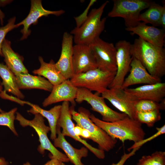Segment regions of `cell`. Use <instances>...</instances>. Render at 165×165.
<instances>
[{
  "instance_id": "42",
  "label": "cell",
  "mask_w": 165,
  "mask_h": 165,
  "mask_svg": "<svg viewBox=\"0 0 165 165\" xmlns=\"http://www.w3.org/2000/svg\"><path fill=\"white\" fill-rule=\"evenodd\" d=\"M22 165H32L29 162H27L26 163H24Z\"/></svg>"
},
{
  "instance_id": "24",
  "label": "cell",
  "mask_w": 165,
  "mask_h": 165,
  "mask_svg": "<svg viewBox=\"0 0 165 165\" xmlns=\"http://www.w3.org/2000/svg\"><path fill=\"white\" fill-rule=\"evenodd\" d=\"M38 59L40 66L38 69L33 71V74L46 78L53 86L57 85L66 79L57 68L53 60L46 63L41 56L38 57Z\"/></svg>"
},
{
  "instance_id": "22",
  "label": "cell",
  "mask_w": 165,
  "mask_h": 165,
  "mask_svg": "<svg viewBox=\"0 0 165 165\" xmlns=\"http://www.w3.org/2000/svg\"><path fill=\"white\" fill-rule=\"evenodd\" d=\"M16 83L20 89H37L51 92L53 85L41 76L28 74L20 73L15 75Z\"/></svg>"
},
{
  "instance_id": "34",
  "label": "cell",
  "mask_w": 165,
  "mask_h": 165,
  "mask_svg": "<svg viewBox=\"0 0 165 165\" xmlns=\"http://www.w3.org/2000/svg\"><path fill=\"white\" fill-rule=\"evenodd\" d=\"M0 96L2 98L9 100L13 101L21 105H24V104H26V101H22L18 98L13 97L12 96L8 95L6 92L5 91H2L0 93Z\"/></svg>"
},
{
  "instance_id": "32",
  "label": "cell",
  "mask_w": 165,
  "mask_h": 165,
  "mask_svg": "<svg viewBox=\"0 0 165 165\" xmlns=\"http://www.w3.org/2000/svg\"><path fill=\"white\" fill-rule=\"evenodd\" d=\"M156 130H157V132L152 136L147 138L143 139L137 142H134V144L130 147L128 148V151L130 152L131 150L134 148L137 147H140L144 144L157 138L161 135L165 134V125H163L161 127H156Z\"/></svg>"
},
{
  "instance_id": "33",
  "label": "cell",
  "mask_w": 165,
  "mask_h": 165,
  "mask_svg": "<svg viewBox=\"0 0 165 165\" xmlns=\"http://www.w3.org/2000/svg\"><path fill=\"white\" fill-rule=\"evenodd\" d=\"M140 147H137L132 149L128 153L125 152L121 156L120 160L116 163H113L111 165H123L126 161L131 157L134 155L136 152L138 150Z\"/></svg>"
},
{
  "instance_id": "26",
  "label": "cell",
  "mask_w": 165,
  "mask_h": 165,
  "mask_svg": "<svg viewBox=\"0 0 165 165\" xmlns=\"http://www.w3.org/2000/svg\"><path fill=\"white\" fill-rule=\"evenodd\" d=\"M163 6L152 2L148 9L141 13L139 17L140 22L150 24L153 26H160V18Z\"/></svg>"
},
{
  "instance_id": "8",
  "label": "cell",
  "mask_w": 165,
  "mask_h": 165,
  "mask_svg": "<svg viewBox=\"0 0 165 165\" xmlns=\"http://www.w3.org/2000/svg\"><path fill=\"white\" fill-rule=\"evenodd\" d=\"M75 102L80 103L85 101L89 104L93 110L100 113L103 121L112 122L123 119L128 116L123 113L115 111L105 103V99L83 88H78Z\"/></svg>"
},
{
  "instance_id": "23",
  "label": "cell",
  "mask_w": 165,
  "mask_h": 165,
  "mask_svg": "<svg viewBox=\"0 0 165 165\" xmlns=\"http://www.w3.org/2000/svg\"><path fill=\"white\" fill-rule=\"evenodd\" d=\"M27 105L31 107L28 111V112L34 115L39 113L47 119L51 132L50 138L54 140L57 137V125L61 114V105H56L49 110H47L43 109L37 105L29 102Z\"/></svg>"
},
{
  "instance_id": "7",
  "label": "cell",
  "mask_w": 165,
  "mask_h": 165,
  "mask_svg": "<svg viewBox=\"0 0 165 165\" xmlns=\"http://www.w3.org/2000/svg\"><path fill=\"white\" fill-rule=\"evenodd\" d=\"M112 10L108 13L110 17L123 19L126 28L136 26L142 10L148 8L152 2L149 0H113Z\"/></svg>"
},
{
  "instance_id": "25",
  "label": "cell",
  "mask_w": 165,
  "mask_h": 165,
  "mask_svg": "<svg viewBox=\"0 0 165 165\" xmlns=\"http://www.w3.org/2000/svg\"><path fill=\"white\" fill-rule=\"evenodd\" d=\"M0 76L2 82V85L4 87V91L16 96L20 99H23L24 96L19 88L14 74L6 65L0 63Z\"/></svg>"
},
{
  "instance_id": "37",
  "label": "cell",
  "mask_w": 165,
  "mask_h": 165,
  "mask_svg": "<svg viewBox=\"0 0 165 165\" xmlns=\"http://www.w3.org/2000/svg\"><path fill=\"white\" fill-rule=\"evenodd\" d=\"M81 136L85 138L90 139L91 137L90 133L86 129H82Z\"/></svg>"
},
{
  "instance_id": "10",
  "label": "cell",
  "mask_w": 165,
  "mask_h": 165,
  "mask_svg": "<svg viewBox=\"0 0 165 165\" xmlns=\"http://www.w3.org/2000/svg\"><path fill=\"white\" fill-rule=\"evenodd\" d=\"M131 45L130 42L126 40H119L116 44L117 71L109 89L121 88L126 75L130 71L133 59L130 53Z\"/></svg>"
},
{
  "instance_id": "13",
  "label": "cell",
  "mask_w": 165,
  "mask_h": 165,
  "mask_svg": "<svg viewBox=\"0 0 165 165\" xmlns=\"http://www.w3.org/2000/svg\"><path fill=\"white\" fill-rule=\"evenodd\" d=\"M72 65L74 75L97 68L94 54L89 45L73 46Z\"/></svg>"
},
{
  "instance_id": "41",
  "label": "cell",
  "mask_w": 165,
  "mask_h": 165,
  "mask_svg": "<svg viewBox=\"0 0 165 165\" xmlns=\"http://www.w3.org/2000/svg\"><path fill=\"white\" fill-rule=\"evenodd\" d=\"M2 85L1 83L0 82V93H1L2 91ZM3 111L2 110V109L0 108V112H2Z\"/></svg>"
},
{
  "instance_id": "18",
  "label": "cell",
  "mask_w": 165,
  "mask_h": 165,
  "mask_svg": "<svg viewBox=\"0 0 165 165\" xmlns=\"http://www.w3.org/2000/svg\"><path fill=\"white\" fill-rule=\"evenodd\" d=\"M131 35H137L143 40L159 47H163L165 36V30L153 26H149L143 22H140L134 27L126 28Z\"/></svg>"
},
{
  "instance_id": "40",
  "label": "cell",
  "mask_w": 165,
  "mask_h": 165,
  "mask_svg": "<svg viewBox=\"0 0 165 165\" xmlns=\"http://www.w3.org/2000/svg\"><path fill=\"white\" fill-rule=\"evenodd\" d=\"M4 13L2 12L0 9V20L1 23L2 25L3 22V19L4 18Z\"/></svg>"
},
{
  "instance_id": "2",
  "label": "cell",
  "mask_w": 165,
  "mask_h": 165,
  "mask_svg": "<svg viewBox=\"0 0 165 165\" xmlns=\"http://www.w3.org/2000/svg\"><path fill=\"white\" fill-rule=\"evenodd\" d=\"M90 118L94 123L109 135L120 140L123 143L127 140L136 142L144 139L145 133L141 124L128 116L112 122L104 121L93 114H90Z\"/></svg>"
},
{
  "instance_id": "30",
  "label": "cell",
  "mask_w": 165,
  "mask_h": 165,
  "mask_svg": "<svg viewBox=\"0 0 165 165\" xmlns=\"http://www.w3.org/2000/svg\"><path fill=\"white\" fill-rule=\"evenodd\" d=\"M17 110V108H15L8 112H0V126L7 127L15 135L18 136L14 124Z\"/></svg>"
},
{
  "instance_id": "20",
  "label": "cell",
  "mask_w": 165,
  "mask_h": 165,
  "mask_svg": "<svg viewBox=\"0 0 165 165\" xmlns=\"http://www.w3.org/2000/svg\"><path fill=\"white\" fill-rule=\"evenodd\" d=\"M57 137L53 140L55 147L60 148L64 151L69 161L74 165H84L81 162V159L87 156L88 149L84 147L79 149L73 147L67 141L60 128L58 127H57Z\"/></svg>"
},
{
  "instance_id": "9",
  "label": "cell",
  "mask_w": 165,
  "mask_h": 165,
  "mask_svg": "<svg viewBox=\"0 0 165 165\" xmlns=\"http://www.w3.org/2000/svg\"><path fill=\"white\" fill-rule=\"evenodd\" d=\"M89 46L94 54L97 68L104 71L116 72V50L113 43L106 42L99 37Z\"/></svg>"
},
{
  "instance_id": "31",
  "label": "cell",
  "mask_w": 165,
  "mask_h": 165,
  "mask_svg": "<svg viewBox=\"0 0 165 165\" xmlns=\"http://www.w3.org/2000/svg\"><path fill=\"white\" fill-rule=\"evenodd\" d=\"M15 17L10 18L6 25L0 28V56L2 57H3L2 52V44L6 35L14 28H17L16 24H15Z\"/></svg>"
},
{
  "instance_id": "1",
  "label": "cell",
  "mask_w": 165,
  "mask_h": 165,
  "mask_svg": "<svg viewBox=\"0 0 165 165\" xmlns=\"http://www.w3.org/2000/svg\"><path fill=\"white\" fill-rule=\"evenodd\" d=\"M130 53L133 58L139 61L152 76L161 78L165 75V50L157 47L139 37L131 44Z\"/></svg>"
},
{
  "instance_id": "36",
  "label": "cell",
  "mask_w": 165,
  "mask_h": 165,
  "mask_svg": "<svg viewBox=\"0 0 165 165\" xmlns=\"http://www.w3.org/2000/svg\"><path fill=\"white\" fill-rule=\"evenodd\" d=\"M162 12L161 13L160 25L164 29L165 28V3H163Z\"/></svg>"
},
{
  "instance_id": "11",
  "label": "cell",
  "mask_w": 165,
  "mask_h": 165,
  "mask_svg": "<svg viewBox=\"0 0 165 165\" xmlns=\"http://www.w3.org/2000/svg\"><path fill=\"white\" fill-rule=\"evenodd\" d=\"M69 105V102L68 101L63 102L61 105V112L57 122V127L62 128V131L61 132L64 136L70 137L79 141L83 144L97 158L101 159H104L105 157V155L103 150L93 147L85 140L76 135L74 131L75 125L72 121Z\"/></svg>"
},
{
  "instance_id": "14",
  "label": "cell",
  "mask_w": 165,
  "mask_h": 165,
  "mask_svg": "<svg viewBox=\"0 0 165 165\" xmlns=\"http://www.w3.org/2000/svg\"><path fill=\"white\" fill-rule=\"evenodd\" d=\"M77 90L78 88L72 84L70 79H66L61 83L53 86L51 93L43 102L42 106L46 107L61 101H68L75 106Z\"/></svg>"
},
{
  "instance_id": "4",
  "label": "cell",
  "mask_w": 165,
  "mask_h": 165,
  "mask_svg": "<svg viewBox=\"0 0 165 165\" xmlns=\"http://www.w3.org/2000/svg\"><path fill=\"white\" fill-rule=\"evenodd\" d=\"M34 115V118L29 120L24 118L19 113L16 112L15 119L19 122L22 127L29 126L35 130L40 143L37 148V150L40 153L43 155L45 151L48 150L51 154L50 158H56L64 163L69 162V160L66 155L57 149L49 139L47 134L50 130V128L45 124L44 117L39 113Z\"/></svg>"
},
{
  "instance_id": "3",
  "label": "cell",
  "mask_w": 165,
  "mask_h": 165,
  "mask_svg": "<svg viewBox=\"0 0 165 165\" xmlns=\"http://www.w3.org/2000/svg\"><path fill=\"white\" fill-rule=\"evenodd\" d=\"M108 3L106 1L99 8L92 9L82 24L71 31L70 34L73 35L75 44L89 45L99 37L104 29L106 20L105 17L101 19V17Z\"/></svg>"
},
{
  "instance_id": "39",
  "label": "cell",
  "mask_w": 165,
  "mask_h": 165,
  "mask_svg": "<svg viewBox=\"0 0 165 165\" xmlns=\"http://www.w3.org/2000/svg\"><path fill=\"white\" fill-rule=\"evenodd\" d=\"M9 163L3 157H0V165H8Z\"/></svg>"
},
{
  "instance_id": "27",
  "label": "cell",
  "mask_w": 165,
  "mask_h": 165,
  "mask_svg": "<svg viewBox=\"0 0 165 165\" xmlns=\"http://www.w3.org/2000/svg\"><path fill=\"white\" fill-rule=\"evenodd\" d=\"M134 107L136 112L164 110L165 108V98L160 103L148 100H142L134 101Z\"/></svg>"
},
{
  "instance_id": "6",
  "label": "cell",
  "mask_w": 165,
  "mask_h": 165,
  "mask_svg": "<svg viewBox=\"0 0 165 165\" xmlns=\"http://www.w3.org/2000/svg\"><path fill=\"white\" fill-rule=\"evenodd\" d=\"M116 72L102 70L98 68L85 72L74 75L70 79L77 88H83L101 94L107 89L112 82Z\"/></svg>"
},
{
  "instance_id": "17",
  "label": "cell",
  "mask_w": 165,
  "mask_h": 165,
  "mask_svg": "<svg viewBox=\"0 0 165 165\" xmlns=\"http://www.w3.org/2000/svg\"><path fill=\"white\" fill-rule=\"evenodd\" d=\"M130 66V74L125 79L122 89L138 84H150L161 82V79L152 76L140 62L136 58H133Z\"/></svg>"
},
{
  "instance_id": "28",
  "label": "cell",
  "mask_w": 165,
  "mask_h": 165,
  "mask_svg": "<svg viewBox=\"0 0 165 165\" xmlns=\"http://www.w3.org/2000/svg\"><path fill=\"white\" fill-rule=\"evenodd\" d=\"M159 110L146 112H137L135 120L142 123H145L148 127L153 126L155 123L161 119Z\"/></svg>"
},
{
  "instance_id": "19",
  "label": "cell",
  "mask_w": 165,
  "mask_h": 165,
  "mask_svg": "<svg viewBox=\"0 0 165 165\" xmlns=\"http://www.w3.org/2000/svg\"><path fill=\"white\" fill-rule=\"evenodd\" d=\"M65 12L63 10L56 11L47 10L43 7L41 0H31V9L28 16L22 21L16 24L17 28L21 25L24 26L23 29L20 31L23 35L21 40H24L28 37L30 34L31 31L29 28L31 25L36 23L41 17L50 15L59 16Z\"/></svg>"
},
{
  "instance_id": "35",
  "label": "cell",
  "mask_w": 165,
  "mask_h": 165,
  "mask_svg": "<svg viewBox=\"0 0 165 165\" xmlns=\"http://www.w3.org/2000/svg\"><path fill=\"white\" fill-rule=\"evenodd\" d=\"M43 165H66L64 162L55 158H51V159Z\"/></svg>"
},
{
  "instance_id": "29",
  "label": "cell",
  "mask_w": 165,
  "mask_h": 165,
  "mask_svg": "<svg viewBox=\"0 0 165 165\" xmlns=\"http://www.w3.org/2000/svg\"><path fill=\"white\" fill-rule=\"evenodd\" d=\"M137 165H165V152L157 151L150 155L144 156Z\"/></svg>"
},
{
  "instance_id": "15",
  "label": "cell",
  "mask_w": 165,
  "mask_h": 165,
  "mask_svg": "<svg viewBox=\"0 0 165 165\" xmlns=\"http://www.w3.org/2000/svg\"><path fill=\"white\" fill-rule=\"evenodd\" d=\"M101 94L102 97L108 100L119 111L130 118L135 119L134 102L130 100L124 89L121 88L107 89Z\"/></svg>"
},
{
  "instance_id": "16",
  "label": "cell",
  "mask_w": 165,
  "mask_h": 165,
  "mask_svg": "<svg viewBox=\"0 0 165 165\" xmlns=\"http://www.w3.org/2000/svg\"><path fill=\"white\" fill-rule=\"evenodd\" d=\"M73 42V35L65 32L63 36L60 57L55 63L57 68L66 79H70L74 75L72 65Z\"/></svg>"
},
{
  "instance_id": "12",
  "label": "cell",
  "mask_w": 165,
  "mask_h": 165,
  "mask_svg": "<svg viewBox=\"0 0 165 165\" xmlns=\"http://www.w3.org/2000/svg\"><path fill=\"white\" fill-rule=\"evenodd\" d=\"M131 101L148 100L159 103L165 97V83L161 82L146 84L134 88L124 89Z\"/></svg>"
},
{
  "instance_id": "21",
  "label": "cell",
  "mask_w": 165,
  "mask_h": 165,
  "mask_svg": "<svg viewBox=\"0 0 165 165\" xmlns=\"http://www.w3.org/2000/svg\"><path fill=\"white\" fill-rule=\"evenodd\" d=\"M10 41L5 39L2 46V52L6 65L14 74H28L24 65L23 57L14 52L11 46Z\"/></svg>"
},
{
  "instance_id": "38",
  "label": "cell",
  "mask_w": 165,
  "mask_h": 165,
  "mask_svg": "<svg viewBox=\"0 0 165 165\" xmlns=\"http://www.w3.org/2000/svg\"><path fill=\"white\" fill-rule=\"evenodd\" d=\"M82 128L80 126L76 125L74 128V131L76 136L79 137L81 136Z\"/></svg>"
},
{
  "instance_id": "5",
  "label": "cell",
  "mask_w": 165,
  "mask_h": 165,
  "mask_svg": "<svg viewBox=\"0 0 165 165\" xmlns=\"http://www.w3.org/2000/svg\"><path fill=\"white\" fill-rule=\"evenodd\" d=\"M70 110L72 119L76 122L77 125L90 133V139L97 143L100 149L108 152L115 147L117 139L110 136L94 123L90 118V113L88 110L80 108L79 111L77 112L72 105L70 107Z\"/></svg>"
}]
</instances>
